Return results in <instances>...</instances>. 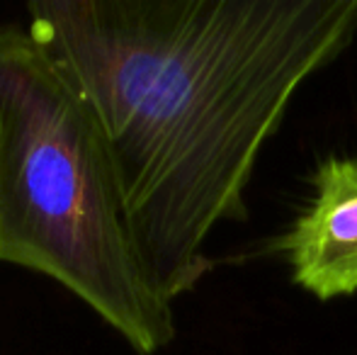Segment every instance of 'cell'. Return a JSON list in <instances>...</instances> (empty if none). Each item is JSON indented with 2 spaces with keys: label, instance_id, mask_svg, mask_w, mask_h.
<instances>
[{
  "label": "cell",
  "instance_id": "obj_2",
  "mask_svg": "<svg viewBox=\"0 0 357 355\" xmlns=\"http://www.w3.org/2000/svg\"><path fill=\"white\" fill-rule=\"evenodd\" d=\"M0 261L54 278L139 355L175 338L90 107L29 29L0 27Z\"/></svg>",
  "mask_w": 357,
  "mask_h": 355
},
{
  "label": "cell",
  "instance_id": "obj_3",
  "mask_svg": "<svg viewBox=\"0 0 357 355\" xmlns=\"http://www.w3.org/2000/svg\"><path fill=\"white\" fill-rule=\"evenodd\" d=\"M278 251L291 282L321 302L357 292V156H328L314 173V195Z\"/></svg>",
  "mask_w": 357,
  "mask_h": 355
},
{
  "label": "cell",
  "instance_id": "obj_1",
  "mask_svg": "<svg viewBox=\"0 0 357 355\" xmlns=\"http://www.w3.org/2000/svg\"><path fill=\"white\" fill-rule=\"evenodd\" d=\"M29 34L90 107L165 299L214 268L296 90L357 34V0H44Z\"/></svg>",
  "mask_w": 357,
  "mask_h": 355
}]
</instances>
